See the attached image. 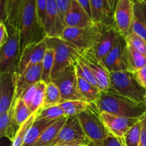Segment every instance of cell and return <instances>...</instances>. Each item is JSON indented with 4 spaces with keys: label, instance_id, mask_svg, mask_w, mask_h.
Listing matches in <instances>:
<instances>
[{
    "label": "cell",
    "instance_id": "cell-36",
    "mask_svg": "<svg viewBox=\"0 0 146 146\" xmlns=\"http://www.w3.org/2000/svg\"><path fill=\"white\" fill-rule=\"evenodd\" d=\"M36 113L33 114L27 121H25L20 126L19 129L18 130L17 135H16L15 138H14V140L13 141L11 146H22L26 135H27V132H28L31 125H32L33 123L36 120Z\"/></svg>",
    "mask_w": 146,
    "mask_h": 146
},
{
    "label": "cell",
    "instance_id": "cell-9",
    "mask_svg": "<svg viewBox=\"0 0 146 146\" xmlns=\"http://www.w3.org/2000/svg\"><path fill=\"white\" fill-rule=\"evenodd\" d=\"M52 81L61 92L62 102L71 100L84 101L78 90V76L74 64L63 70Z\"/></svg>",
    "mask_w": 146,
    "mask_h": 146
},
{
    "label": "cell",
    "instance_id": "cell-2",
    "mask_svg": "<svg viewBox=\"0 0 146 146\" xmlns=\"http://www.w3.org/2000/svg\"><path fill=\"white\" fill-rule=\"evenodd\" d=\"M19 36L20 55L27 46L38 44L47 37L45 28L38 17L36 0H25Z\"/></svg>",
    "mask_w": 146,
    "mask_h": 146
},
{
    "label": "cell",
    "instance_id": "cell-35",
    "mask_svg": "<svg viewBox=\"0 0 146 146\" xmlns=\"http://www.w3.org/2000/svg\"><path fill=\"white\" fill-rule=\"evenodd\" d=\"M66 116L60 105L42 108L36 113V119L57 120Z\"/></svg>",
    "mask_w": 146,
    "mask_h": 146
},
{
    "label": "cell",
    "instance_id": "cell-21",
    "mask_svg": "<svg viewBox=\"0 0 146 146\" xmlns=\"http://www.w3.org/2000/svg\"><path fill=\"white\" fill-rule=\"evenodd\" d=\"M47 84L41 81L25 90L21 98L25 102L33 113H36L44 107L45 91Z\"/></svg>",
    "mask_w": 146,
    "mask_h": 146
},
{
    "label": "cell",
    "instance_id": "cell-8",
    "mask_svg": "<svg viewBox=\"0 0 146 146\" xmlns=\"http://www.w3.org/2000/svg\"><path fill=\"white\" fill-rule=\"evenodd\" d=\"M7 43L0 47V73L16 74L20 59L19 31L11 29Z\"/></svg>",
    "mask_w": 146,
    "mask_h": 146
},
{
    "label": "cell",
    "instance_id": "cell-45",
    "mask_svg": "<svg viewBox=\"0 0 146 146\" xmlns=\"http://www.w3.org/2000/svg\"><path fill=\"white\" fill-rule=\"evenodd\" d=\"M106 1H107V2L108 3V4H109V6H110V7H111V10H112V11L114 12V11H115V7H116L117 3H118V0H106Z\"/></svg>",
    "mask_w": 146,
    "mask_h": 146
},
{
    "label": "cell",
    "instance_id": "cell-37",
    "mask_svg": "<svg viewBox=\"0 0 146 146\" xmlns=\"http://www.w3.org/2000/svg\"><path fill=\"white\" fill-rule=\"evenodd\" d=\"M125 40L127 44L131 46V47L141 53L143 55L146 56V42L144 39H143L141 36L137 35L134 32L131 31L126 37Z\"/></svg>",
    "mask_w": 146,
    "mask_h": 146
},
{
    "label": "cell",
    "instance_id": "cell-33",
    "mask_svg": "<svg viewBox=\"0 0 146 146\" xmlns=\"http://www.w3.org/2000/svg\"><path fill=\"white\" fill-rule=\"evenodd\" d=\"M61 102H62V97L57 86L53 81L47 84L43 108L58 105Z\"/></svg>",
    "mask_w": 146,
    "mask_h": 146
},
{
    "label": "cell",
    "instance_id": "cell-31",
    "mask_svg": "<svg viewBox=\"0 0 146 146\" xmlns=\"http://www.w3.org/2000/svg\"><path fill=\"white\" fill-rule=\"evenodd\" d=\"M54 56H55L54 49L51 47L48 46L42 62L43 71L42 78H41V81H44L46 84L52 82L51 73H52L54 66Z\"/></svg>",
    "mask_w": 146,
    "mask_h": 146
},
{
    "label": "cell",
    "instance_id": "cell-20",
    "mask_svg": "<svg viewBox=\"0 0 146 146\" xmlns=\"http://www.w3.org/2000/svg\"><path fill=\"white\" fill-rule=\"evenodd\" d=\"M66 27H89L95 25L92 18L76 0H72L65 17Z\"/></svg>",
    "mask_w": 146,
    "mask_h": 146
},
{
    "label": "cell",
    "instance_id": "cell-4",
    "mask_svg": "<svg viewBox=\"0 0 146 146\" xmlns=\"http://www.w3.org/2000/svg\"><path fill=\"white\" fill-rule=\"evenodd\" d=\"M77 116L91 143L95 146H103L108 130L100 118V112L95 104H88V108Z\"/></svg>",
    "mask_w": 146,
    "mask_h": 146
},
{
    "label": "cell",
    "instance_id": "cell-28",
    "mask_svg": "<svg viewBox=\"0 0 146 146\" xmlns=\"http://www.w3.org/2000/svg\"><path fill=\"white\" fill-rule=\"evenodd\" d=\"M127 63L128 71L135 73L146 66V56L138 52L133 47L127 46Z\"/></svg>",
    "mask_w": 146,
    "mask_h": 146
},
{
    "label": "cell",
    "instance_id": "cell-38",
    "mask_svg": "<svg viewBox=\"0 0 146 146\" xmlns=\"http://www.w3.org/2000/svg\"><path fill=\"white\" fill-rule=\"evenodd\" d=\"M103 146H126L124 138H119L108 131Z\"/></svg>",
    "mask_w": 146,
    "mask_h": 146
},
{
    "label": "cell",
    "instance_id": "cell-23",
    "mask_svg": "<svg viewBox=\"0 0 146 146\" xmlns=\"http://www.w3.org/2000/svg\"><path fill=\"white\" fill-rule=\"evenodd\" d=\"M15 101H14L10 109L0 115V137L7 138L13 142L20 126L17 125L14 116Z\"/></svg>",
    "mask_w": 146,
    "mask_h": 146
},
{
    "label": "cell",
    "instance_id": "cell-12",
    "mask_svg": "<svg viewBox=\"0 0 146 146\" xmlns=\"http://www.w3.org/2000/svg\"><path fill=\"white\" fill-rule=\"evenodd\" d=\"M127 46L125 38L120 34L115 46L103 60V63L110 73L128 71Z\"/></svg>",
    "mask_w": 146,
    "mask_h": 146
},
{
    "label": "cell",
    "instance_id": "cell-24",
    "mask_svg": "<svg viewBox=\"0 0 146 146\" xmlns=\"http://www.w3.org/2000/svg\"><path fill=\"white\" fill-rule=\"evenodd\" d=\"M57 120L48 119H36L34 121L32 125L29 129L22 146H34L43 133L47 128L58 121Z\"/></svg>",
    "mask_w": 146,
    "mask_h": 146
},
{
    "label": "cell",
    "instance_id": "cell-49",
    "mask_svg": "<svg viewBox=\"0 0 146 146\" xmlns=\"http://www.w3.org/2000/svg\"><path fill=\"white\" fill-rule=\"evenodd\" d=\"M82 146H91V145L89 144V145H82Z\"/></svg>",
    "mask_w": 146,
    "mask_h": 146
},
{
    "label": "cell",
    "instance_id": "cell-32",
    "mask_svg": "<svg viewBox=\"0 0 146 146\" xmlns=\"http://www.w3.org/2000/svg\"><path fill=\"white\" fill-rule=\"evenodd\" d=\"M15 106H14V116L17 125L21 126L25 121H27L33 115L32 111L30 110L28 106L25 104L22 98H19L14 100Z\"/></svg>",
    "mask_w": 146,
    "mask_h": 146
},
{
    "label": "cell",
    "instance_id": "cell-10",
    "mask_svg": "<svg viewBox=\"0 0 146 146\" xmlns=\"http://www.w3.org/2000/svg\"><path fill=\"white\" fill-rule=\"evenodd\" d=\"M78 52L81 59L89 67L94 74L100 89L104 91L111 88V81L110 72L105 66L103 61L96 56L94 48L80 50L78 51Z\"/></svg>",
    "mask_w": 146,
    "mask_h": 146
},
{
    "label": "cell",
    "instance_id": "cell-17",
    "mask_svg": "<svg viewBox=\"0 0 146 146\" xmlns=\"http://www.w3.org/2000/svg\"><path fill=\"white\" fill-rule=\"evenodd\" d=\"M15 74L0 73V115L11 108L15 98Z\"/></svg>",
    "mask_w": 146,
    "mask_h": 146
},
{
    "label": "cell",
    "instance_id": "cell-44",
    "mask_svg": "<svg viewBox=\"0 0 146 146\" xmlns=\"http://www.w3.org/2000/svg\"><path fill=\"white\" fill-rule=\"evenodd\" d=\"M76 1L81 4V7L86 10V11L88 14V15L92 18V16H91V1H90V0H76Z\"/></svg>",
    "mask_w": 146,
    "mask_h": 146
},
{
    "label": "cell",
    "instance_id": "cell-3",
    "mask_svg": "<svg viewBox=\"0 0 146 146\" xmlns=\"http://www.w3.org/2000/svg\"><path fill=\"white\" fill-rule=\"evenodd\" d=\"M111 88L125 96L146 106V89L138 83L133 72L129 71L110 73Z\"/></svg>",
    "mask_w": 146,
    "mask_h": 146
},
{
    "label": "cell",
    "instance_id": "cell-7",
    "mask_svg": "<svg viewBox=\"0 0 146 146\" xmlns=\"http://www.w3.org/2000/svg\"><path fill=\"white\" fill-rule=\"evenodd\" d=\"M90 141L84 133L77 115L69 116L50 146L62 145H89Z\"/></svg>",
    "mask_w": 146,
    "mask_h": 146
},
{
    "label": "cell",
    "instance_id": "cell-50",
    "mask_svg": "<svg viewBox=\"0 0 146 146\" xmlns=\"http://www.w3.org/2000/svg\"><path fill=\"white\" fill-rule=\"evenodd\" d=\"M90 145H91V146H95V145H93L92 143H90Z\"/></svg>",
    "mask_w": 146,
    "mask_h": 146
},
{
    "label": "cell",
    "instance_id": "cell-29",
    "mask_svg": "<svg viewBox=\"0 0 146 146\" xmlns=\"http://www.w3.org/2000/svg\"><path fill=\"white\" fill-rule=\"evenodd\" d=\"M74 65L75 66L77 76L84 78V80L88 81V82L91 83L94 86H96L99 88V86H98V82H97L96 78H95L94 74H93L91 70L89 68V67L81 59L79 54H78V52L77 53L76 58L75 61H74Z\"/></svg>",
    "mask_w": 146,
    "mask_h": 146
},
{
    "label": "cell",
    "instance_id": "cell-46",
    "mask_svg": "<svg viewBox=\"0 0 146 146\" xmlns=\"http://www.w3.org/2000/svg\"><path fill=\"white\" fill-rule=\"evenodd\" d=\"M141 4V7H142V9H143V16H144V19H145V25H146V5L144 4Z\"/></svg>",
    "mask_w": 146,
    "mask_h": 146
},
{
    "label": "cell",
    "instance_id": "cell-19",
    "mask_svg": "<svg viewBox=\"0 0 146 146\" xmlns=\"http://www.w3.org/2000/svg\"><path fill=\"white\" fill-rule=\"evenodd\" d=\"M43 62V61H42ZM42 62L30 67L21 75L16 76V93L14 100L21 98L26 89L41 81Z\"/></svg>",
    "mask_w": 146,
    "mask_h": 146
},
{
    "label": "cell",
    "instance_id": "cell-6",
    "mask_svg": "<svg viewBox=\"0 0 146 146\" xmlns=\"http://www.w3.org/2000/svg\"><path fill=\"white\" fill-rule=\"evenodd\" d=\"M48 46L55 51L54 66L51 73L52 81L68 66L75 61L78 50L58 37H46Z\"/></svg>",
    "mask_w": 146,
    "mask_h": 146
},
{
    "label": "cell",
    "instance_id": "cell-34",
    "mask_svg": "<svg viewBox=\"0 0 146 146\" xmlns=\"http://www.w3.org/2000/svg\"><path fill=\"white\" fill-rule=\"evenodd\" d=\"M142 131L141 118L132 128H130L124 135L126 146H140Z\"/></svg>",
    "mask_w": 146,
    "mask_h": 146
},
{
    "label": "cell",
    "instance_id": "cell-18",
    "mask_svg": "<svg viewBox=\"0 0 146 146\" xmlns=\"http://www.w3.org/2000/svg\"><path fill=\"white\" fill-rule=\"evenodd\" d=\"M65 27L60 17L56 0H48L44 24L47 37L59 38Z\"/></svg>",
    "mask_w": 146,
    "mask_h": 146
},
{
    "label": "cell",
    "instance_id": "cell-1",
    "mask_svg": "<svg viewBox=\"0 0 146 146\" xmlns=\"http://www.w3.org/2000/svg\"><path fill=\"white\" fill-rule=\"evenodd\" d=\"M95 105L100 113L107 112L119 116L141 118L146 113V106L110 88L101 91Z\"/></svg>",
    "mask_w": 146,
    "mask_h": 146
},
{
    "label": "cell",
    "instance_id": "cell-25",
    "mask_svg": "<svg viewBox=\"0 0 146 146\" xmlns=\"http://www.w3.org/2000/svg\"><path fill=\"white\" fill-rule=\"evenodd\" d=\"M68 117L64 116L59 118L54 123L50 125L48 128H46L45 131L40 136L38 141L36 142L34 146H50L54 141L55 140L56 137L57 136L58 133L62 127L64 126Z\"/></svg>",
    "mask_w": 146,
    "mask_h": 146
},
{
    "label": "cell",
    "instance_id": "cell-14",
    "mask_svg": "<svg viewBox=\"0 0 146 146\" xmlns=\"http://www.w3.org/2000/svg\"><path fill=\"white\" fill-rule=\"evenodd\" d=\"M25 0H1V21L11 29L19 30Z\"/></svg>",
    "mask_w": 146,
    "mask_h": 146
},
{
    "label": "cell",
    "instance_id": "cell-39",
    "mask_svg": "<svg viewBox=\"0 0 146 146\" xmlns=\"http://www.w3.org/2000/svg\"><path fill=\"white\" fill-rule=\"evenodd\" d=\"M72 0H56L57 5H58V11H59L60 17H61V21L65 24V17L68 9H69L70 5L71 4Z\"/></svg>",
    "mask_w": 146,
    "mask_h": 146
},
{
    "label": "cell",
    "instance_id": "cell-27",
    "mask_svg": "<svg viewBox=\"0 0 146 146\" xmlns=\"http://www.w3.org/2000/svg\"><path fill=\"white\" fill-rule=\"evenodd\" d=\"M132 31L141 36L146 42V25L141 4L135 0L134 17L132 24Z\"/></svg>",
    "mask_w": 146,
    "mask_h": 146
},
{
    "label": "cell",
    "instance_id": "cell-42",
    "mask_svg": "<svg viewBox=\"0 0 146 146\" xmlns=\"http://www.w3.org/2000/svg\"><path fill=\"white\" fill-rule=\"evenodd\" d=\"M138 83L146 89V66L134 73Z\"/></svg>",
    "mask_w": 146,
    "mask_h": 146
},
{
    "label": "cell",
    "instance_id": "cell-41",
    "mask_svg": "<svg viewBox=\"0 0 146 146\" xmlns=\"http://www.w3.org/2000/svg\"><path fill=\"white\" fill-rule=\"evenodd\" d=\"M9 38V34L7 31V26L4 21H0V47L4 45Z\"/></svg>",
    "mask_w": 146,
    "mask_h": 146
},
{
    "label": "cell",
    "instance_id": "cell-26",
    "mask_svg": "<svg viewBox=\"0 0 146 146\" xmlns=\"http://www.w3.org/2000/svg\"><path fill=\"white\" fill-rule=\"evenodd\" d=\"M78 87L83 100L88 104H94L99 97L101 90L81 77H78Z\"/></svg>",
    "mask_w": 146,
    "mask_h": 146
},
{
    "label": "cell",
    "instance_id": "cell-11",
    "mask_svg": "<svg viewBox=\"0 0 146 146\" xmlns=\"http://www.w3.org/2000/svg\"><path fill=\"white\" fill-rule=\"evenodd\" d=\"M134 4L135 0H118L114 11V24L125 38L132 31Z\"/></svg>",
    "mask_w": 146,
    "mask_h": 146
},
{
    "label": "cell",
    "instance_id": "cell-43",
    "mask_svg": "<svg viewBox=\"0 0 146 146\" xmlns=\"http://www.w3.org/2000/svg\"><path fill=\"white\" fill-rule=\"evenodd\" d=\"M142 122V131L140 146H146V113L141 117Z\"/></svg>",
    "mask_w": 146,
    "mask_h": 146
},
{
    "label": "cell",
    "instance_id": "cell-15",
    "mask_svg": "<svg viewBox=\"0 0 146 146\" xmlns=\"http://www.w3.org/2000/svg\"><path fill=\"white\" fill-rule=\"evenodd\" d=\"M119 36L120 33L115 24L111 25L104 24L101 35L93 48L96 56L101 61H103L115 46Z\"/></svg>",
    "mask_w": 146,
    "mask_h": 146
},
{
    "label": "cell",
    "instance_id": "cell-40",
    "mask_svg": "<svg viewBox=\"0 0 146 146\" xmlns=\"http://www.w3.org/2000/svg\"><path fill=\"white\" fill-rule=\"evenodd\" d=\"M47 1L48 0H36V9L38 17L41 24L44 27L46 20V13Z\"/></svg>",
    "mask_w": 146,
    "mask_h": 146
},
{
    "label": "cell",
    "instance_id": "cell-5",
    "mask_svg": "<svg viewBox=\"0 0 146 146\" xmlns=\"http://www.w3.org/2000/svg\"><path fill=\"white\" fill-rule=\"evenodd\" d=\"M104 24L89 27H65L59 38L80 50L94 48L102 31Z\"/></svg>",
    "mask_w": 146,
    "mask_h": 146
},
{
    "label": "cell",
    "instance_id": "cell-47",
    "mask_svg": "<svg viewBox=\"0 0 146 146\" xmlns=\"http://www.w3.org/2000/svg\"><path fill=\"white\" fill-rule=\"evenodd\" d=\"M135 1H138L140 3H142V4H144L146 5V0H135Z\"/></svg>",
    "mask_w": 146,
    "mask_h": 146
},
{
    "label": "cell",
    "instance_id": "cell-48",
    "mask_svg": "<svg viewBox=\"0 0 146 146\" xmlns=\"http://www.w3.org/2000/svg\"><path fill=\"white\" fill-rule=\"evenodd\" d=\"M58 146H82L80 145H58Z\"/></svg>",
    "mask_w": 146,
    "mask_h": 146
},
{
    "label": "cell",
    "instance_id": "cell-30",
    "mask_svg": "<svg viewBox=\"0 0 146 146\" xmlns=\"http://www.w3.org/2000/svg\"><path fill=\"white\" fill-rule=\"evenodd\" d=\"M66 116L78 115L88 108V104L81 100H71L64 101L59 104Z\"/></svg>",
    "mask_w": 146,
    "mask_h": 146
},
{
    "label": "cell",
    "instance_id": "cell-13",
    "mask_svg": "<svg viewBox=\"0 0 146 146\" xmlns=\"http://www.w3.org/2000/svg\"><path fill=\"white\" fill-rule=\"evenodd\" d=\"M46 38L38 44H31L24 48L20 55L16 76L21 75L30 67L42 62L48 48Z\"/></svg>",
    "mask_w": 146,
    "mask_h": 146
},
{
    "label": "cell",
    "instance_id": "cell-22",
    "mask_svg": "<svg viewBox=\"0 0 146 146\" xmlns=\"http://www.w3.org/2000/svg\"><path fill=\"white\" fill-rule=\"evenodd\" d=\"M91 16L95 24L111 25L114 24V12L106 0H90Z\"/></svg>",
    "mask_w": 146,
    "mask_h": 146
},
{
    "label": "cell",
    "instance_id": "cell-16",
    "mask_svg": "<svg viewBox=\"0 0 146 146\" xmlns=\"http://www.w3.org/2000/svg\"><path fill=\"white\" fill-rule=\"evenodd\" d=\"M100 118L107 130L119 138H123L128 130L141 119L119 116L107 112L100 113Z\"/></svg>",
    "mask_w": 146,
    "mask_h": 146
}]
</instances>
